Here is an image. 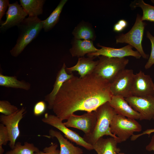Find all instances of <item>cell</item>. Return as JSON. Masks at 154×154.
I'll return each instance as SVG.
<instances>
[{
  "label": "cell",
  "mask_w": 154,
  "mask_h": 154,
  "mask_svg": "<svg viewBox=\"0 0 154 154\" xmlns=\"http://www.w3.org/2000/svg\"><path fill=\"white\" fill-rule=\"evenodd\" d=\"M110 85L94 73L82 78L74 75L63 84L56 96L53 111L62 121L78 111H94L110 101Z\"/></svg>",
  "instance_id": "6da1fadb"
},
{
  "label": "cell",
  "mask_w": 154,
  "mask_h": 154,
  "mask_svg": "<svg viewBox=\"0 0 154 154\" xmlns=\"http://www.w3.org/2000/svg\"><path fill=\"white\" fill-rule=\"evenodd\" d=\"M95 111L97 117L96 125L91 134L84 135L83 137L84 140L92 145L104 135L110 136L119 139L110 131V124L114 116L117 114L108 102L102 105Z\"/></svg>",
  "instance_id": "7a4b0ae2"
},
{
  "label": "cell",
  "mask_w": 154,
  "mask_h": 154,
  "mask_svg": "<svg viewBox=\"0 0 154 154\" xmlns=\"http://www.w3.org/2000/svg\"><path fill=\"white\" fill-rule=\"evenodd\" d=\"M43 21L38 17L26 18L17 27L19 35L15 46L10 51L11 55L18 56L26 46L38 35L43 27Z\"/></svg>",
  "instance_id": "3957f363"
},
{
  "label": "cell",
  "mask_w": 154,
  "mask_h": 154,
  "mask_svg": "<svg viewBox=\"0 0 154 154\" xmlns=\"http://www.w3.org/2000/svg\"><path fill=\"white\" fill-rule=\"evenodd\" d=\"M93 73L110 84L125 67L129 60L125 58H110L100 56Z\"/></svg>",
  "instance_id": "277c9868"
},
{
  "label": "cell",
  "mask_w": 154,
  "mask_h": 154,
  "mask_svg": "<svg viewBox=\"0 0 154 154\" xmlns=\"http://www.w3.org/2000/svg\"><path fill=\"white\" fill-rule=\"evenodd\" d=\"M111 133L118 137L120 143L126 141L134 132L142 129L141 125L135 119L116 114L110 125Z\"/></svg>",
  "instance_id": "5b68a950"
},
{
  "label": "cell",
  "mask_w": 154,
  "mask_h": 154,
  "mask_svg": "<svg viewBox=\"0 0 154 154\" xmlns=\"http://www.w3.org/2000/svg\"><path fill=\"white\" fill-rule=\"evenodd\" d=\"M146 24L141 20V17L137 15L135 22L131 30L125 34H122L116 39V43H126L134 47L144 59L149 55L146 54L142 47V40Z\"/></svg>",
  "instance_id": "8992f818"
},
{
  "label": "cell",
  "mask_w": 154,
  "mask_h": 154,
  "mask_svg": "<svg viewBox=\"0 0 154 154\" xmlns=\"http://www.w3.org/2000/svg\"><path fill=\"white\" fill-rule=\"evenodd\" d=\"M134 75L132 69H125L121 72L110 84V89L112 95L125 98L132 96Z\"/></svg>",
  "instance_id": "52a82bcc"
},
{
  "label": "cell",
  "mask_w": 154,
  "mask_h": 154,
  "mask_svg": "<svg viewBox=\"0 0 154 154\" xmlns=\"http://www.w3.org/2000/svg\"><path fill=\"white\" fill-rule=\"evenodd\" d=\"M44 123L57 128L64 134V137L76 144L82 146L86 149L91 150L93 149L92 145L86 142L83 137L75 131L68 128L64 125L62 121L56 116L45 113L42 119Z\"/></svg>",
  "instance_id": "ba28073f"
},
{
  "label": "cell",
  "mask_w": 154,
  "mask_h": 154,
  "mask_svg": "<svg viewBox=\"0 0 154 154\" xmlns=\"http://www.w3.org/2000/svg\"><path fill=\"white\" fill-rule=\"evenodd\" d=\"M129 105L141 116L140 120L150 121L154 117V96H130L125 98Z\"/></svg>",
  "instance_id": "9c48e42d"
},
{
  "label": "cell",
  "mask_w": 154,
  "mask_h": 154,
  "mask_svg": "<svg viewBox=\"0 0 154 154\" xmlns=\"http://www.w3.org/2000/svg\"><path fill=\"white\" fill-rule=\"evenodd\" d=\"M97 121L95 111L87 112L81 115L72 114L64 122L66 126L76 128L82 131L85 135L91 134L93 131Z\"/></svg>",
  "instance_id": "30bf717a"
},
{
  "label": "cell",
  "mask_w": 154,
  "mask_h": 154,
  "mask_svg": "<svg viewBox=\"0 0 154 154\" xmlns=\"http://www.w3.org/2000/svg\"><path fill=\"white\" fill-rule=\"evenodd\" d=\"M26 113V109L22 107L12 114L6 116L1 114L0 116V121L7 127L9 137V146L11 149L14 148L16 141L20 135L19 127L20 121Z\"/></svg>",
  "instance_id": "8fae6325"
},
{
  "label": "cell",
  "mask_w": 154,
  "mask_h": 154,
  "mask_svg": "<svg viewBox=\"0 0 154 154\" xmlns=\"http://www.w3.org/2000/svg\"><path fill=\"white\" fill-rule=\"evenodd\" d=\"M131 93L138 97L154 96V84L150 76L141 70L134 74Z\"/></svg>",
  "instance_id": "7c38bea8"
},
{
  "label": "cell",
  "mask_w": 154,
  "mask_h": 154,
  "mask_svg": "<svg viewBox=\"0 0 154 154\" xmlns=\"http://www.w3.org/2000/svg\"><path fill=\"white\" fill-rule=\"evenodd\" d=\"M101 47L97 52L87 54L88 57H93L104 56L110 58H122L128 56H132L137 59L141 56L137 50L132 49L133 47L129 44L120 48H115L99 45Z\"/></svg>",
  "instance_id": "4fadbf2b"
},
{
  "label": "cell",
  "mask_w": 154,
  "mask_h": 154,
  "mask_svg": "<svg viewBox=\"0 0 154 154\" xmlns=\"http://www.w3.org/2000/svg\"><path fill=\"white\" fill-rule=\"evenodd\" d=\"M6 20L1 23L0 28L5 31L14 26L19 25L28 15L21 5L18 2L9 4L8 9L5 13Z\"/></svg>",
  "instance_id": "5bb4252c"
},
{
  "label": "cell",
  "mask_w": 154,
  "mask_h": 154,
  "mask_svg": "<svg viewBox=\"0 0 154 154\" xmlns=\"http://www.w3.org/2000/svg\"><path fill=\"white\" fill-rule=\"evenodd\" d=\"M108 102L117 114L128 118L139 120L140 114L129 105L124 98L112 96L110 101Z\"/></svg>",
  "instance_id": "9a60e30c"
},
{
  "label": "cell",
  "mask_w": 154,
  "mask_h": 154,
  "mask_svg": "<svg viewBox=\"0 0 154 154\" xmlns=\"http://www.w3.org/2000/svg\"><path fill=\"white\" fill-rule=\"evenodd\" d=\"M66 64L64 63L57 74L52 91L45 96L44 100L47 102L48 108L50 110L52 109L55 97L63 84L74 76L72 73L68 74L66 71Z\"/></svg>",
  "instance_id": "2e32d148"
},
{
  "label": "cell",
  "mask_w": 154,
  "mask_h": 154,
  "mask_svg": "<svg viewBox=\"0 0 154 154\" xmlns=\"http://www.w3.org/2000/svg\"><path fill=\"white\" fill-rule=\"evenodd\" d=\"M95 57H82L79 58L75 65L70 67L66 68L67 72L71 74L73 71H76L81 78L92 73L98 62V60H94Z\"/></svg>",
  "instance_id": "e0dca14e"
},
{
  "label": "cell",
  "mask_w": 154,
  "mask_h": 154,
  "mask_svg": "<svg viewBox=\"0 0 154 154\" xmlns=\"http://www.w3.org/2000/svg\"><path fill=\"white\" fill-rule=\"evenodd\" d=\"M119 143L118 139L112 137L106 138L102 137L92 145L98 154H117L120 151L117 146Z\"/></svg>",
  "instance_id": "ac0fdd59"
},
{
  "label": "cell",
  "mask_w": 154,
  "mask_h": 154,
  "mask_svg": "<svg viewBox=\"0 0 154 154\" xmlns=\"http://www.w3.org/2000/svg\"><path fill=\"white\" fill-rule=\"evenodd\" d=\"M98 50L94 46L93 41L74 39L69 51L72 57L80 58L86 54L96 52Z\"/></svg>",
  "instance_id": "d6986e66"
},
{
  "label": "cell",
  "mask_w": 154,
  "mask_h": 154,
  "mask_svg": "<svg viewBox=\"0 0 154 154\" xmlns=\"http://www.w3.org/2000/svg\"><path fill=\"white\" fill-rule=\"evenodd\" d=\"M49 134L52 137H56L60 145V154H82L83 150L78 147L74 146L64 138L61 133L52 129L49 130Z\"/></svg>",
  "instance_id": "ffe728a7"
},
{
  "label": "cell",
  "mask_w": 154,
  "mask_h": 154,
  "mask_svg": "<svg viewBox=\"0 0 154 154\" xmlns=\"http://www.w3.org/2000/svg\"><path fill=\"white\" fill-rule=\"evenodd\" d=\"M21 5L29 17H38L43 13L45 0H20Z\"/></svg>",
  "instance_id": "44dd1931"
},
{
  "label": "cell",
  "mask_w": 154,
  "mask_h": 154,
  "mask_svg": "<svg viewBox=\"0 0 154 154\" xmlns=\"http://www.w3.org/2000/svg\"><path fill=\"white\" fill-rule=\"evenodd\" d=\"M0 86L7 88L20 89L28 90L31 87V84L23 80H18L16 76H10L0 74Z\"/></svg>",
  "instance_id": "7402d4cb"
},
{
  "label": "cell",
  "mask_w": 154,
  "mask_h": 154,
  "mask_svg": "<svg viewBox=\"0 0 154 154\" xmlns=\"http://www.w3.org/2000/svg\"><path fill=\"white\" fill-rule=\"evenodd\" d=\"M75 39L93 41L96 35L93 29L88 24L84 23L78 24L72 32Z\"/></svg>",
  "instance_id": "603a6c76"
},
{
  "label": "cell",
  "mask_w": 154,
  "mask_h": 154,
  "mask_svg": "<svg viewBox=\"0 0 154 154\" xmlns=\"http://www.w3.org/2000/svg\"><path fill=\"white\" fill-rule=\"evenodd\" d=\"M67 0H61L49 17L43 20V29L47 32L51 30L58 22L62 9Z\"/></svg>",
  "instance_id": "cb8c5ba5"
},
{
  "label": "cell",
  "mask_w": 154,
  "mask_h": 154,
  "mask_svg": "<svg viewBox=\"0 0 154 154\" xmlns=\"http://www.w3.org/2000/svg\"><path fill=\"white\" fill-rule=\"evenodd\" d=\"M40 151L38 148L33 143L25 142L23 145L18 142L13 148L7 151L5 154H35Z\"/></svg>",
  "instance_id": "d4e9b609"
},
{
  "label": "cell",
  "mask_w": 154,
  "mask_h": 154,
  "mask_svg": "<svg viewBox=\"0 0 154 154\" xmlns=\"http://www.w3.org/2000/svg\"><path fill=\"white\" fill-rule=\"evenodd\" d=\"M132 7H141L143 11L141 20L154 22V6L145 3L143 0H140L134 1L131 3Z\"/></svg>",
  "instance_id": "484cf974"
},
{
  "label": "cell",
  "mask_w": 154,
  "mask_h": 154,
  "mask_svg": "<svg viewBox=\"0 0 154 154\" xmlns=\"http://www.w3.org/2000/svg\"><path fill=\"white\" fill-rule=\"evenodd\" d=\"M19 109L17 107L12 105L8 101H0V113L9 116L16 112Z\"/></svg>",
  "instance_id": "4316f807"
},
{
  "label": "cell",
  "mask_w": 154,
  "mask_h": 154,
  "mask_svg": "<svg viewBox=\"0 0 154 154\" xmlns=\"http://www.w3.org/2000/svg\"><path fill=\"white\" fill-rule=\"evenodd\" d=\"M9 141V137L6 127L3 124H0V154H3L4 150L2 145H6Z\"/></svg>",
  "instance_id": "83f0119b"
},
{
  "label": "cell",
  "mask_w": 154,
  "mask_h": 154,
  "mask_svg": "<svg viewBox=\"0 0 154 154\" xmlns=\"http://www.w3.org/2000/svg\"><path fill=\"white\" fill-rule=\"evenodd\" d=\"M147 37L150 40L151 44V50L150 55L145 66V69H148L154 64V37L149 31L147 32Z\"/></svg>",
  "instance_id": "f1b7e54d"
},
{
  "label": "cell",
  "mask_w": 154,
  "mask_h": 154,
  "mask_svg": "<svg viewBox=\"0 0 154 154\" xmlns=\"http://www.w3.org/2000/svg\"><path fill=\"white\" fill-rule=\"evenodd\" d=\"M58 146L57 143H51L49 146L45 147L43 151H39L35 154H60V150L57 149Z\"/></svg>",
  "instance_id": "f546056e"
},
{
  "label": "cell",
  "mask_w": 154,
  "mask_h": 154,
  "mask_svg": "<svg viewBox=\"0 0 154 154\" xmlns=\"http://www.w3.org/2000/svg\"><path fill=\"white\" fill-rule=\"evenodd\" d=\"M46 109V105L43 101H40L36 103L34 106L33 112L36 116H39L43 114Z\"/></svg>",
  "instance_id": "4dcf8cb0"
},
{
  "label": "cell",
  "mask_w": 154,
  "mask_h": 154,
  "mask_svg": "<svg viewBox=\"0 0 154 154\" xmlns=\"http://www.w3.org/2000/svg\"><path fill=\"white\" fill-rule=\"evenodd\" d=\"M8 0H0V21L3 17L5 15L6 11L9 4Z\"/></svg>",
  "instance_id": "1f68e13d"
},
{
  "label": "cell",
  "mask_w": 154,
  "mask_h": 154,
  "mask_svg": "<svg viewBox=\"0 0 154 154\" xmlns=\"http://www.w3.org/2000/svg\"><path fill=\"white\" fill-rule=\"evenodd\" d=\"M154 132V128L149 129L143 132L142 133L138 135H133L131 137V138L132 140L133 141L136 139L139 136L145 134H147L149 135L151 133Z\"/></svg>",
  "instance_id": "d6a6232c"
},
{
  "label": "cell",
  "mask_w": 154,
  "mask_h": 154,
  "mask_svg": "<svg viewBox=\"0 0 154 154\" xmlns=\"http://www.w3.org/2000/svg\"><path fill=\"white\" fill-rule=\"evenodd\" d=\"M146 149L149 151H154V134L152 135L151 141L146 146Z\"/></svg>",
  "instance_id": "836d02e7"
},
{
  "label": "cell",
  "mask_w": 154,
  "mask_h": 154,
  "mask_svg": "<svg viewBox=\"0 0 154 154\" xmlns=\"http://www.w3.org/2000/svg\"><path fill=\"white\" fill-rule=\"evenodd\" d=\"M124 29L122 27L117 23L114 25V30L117 32L121 31Z\"/></svg>",
  "instance_id": "e575fe53"
},
{
  "label": "cell",
  "mask_w": 154,
  "mask_h": 154,
  "mask_svg": "<svg viewBox=\"0 0 154 154\" xmlns=\"http://www.w3.org/2000/svg\"><path fill=\"white\" fill-rule=\"evenodd\" d=\"M119 25L122 27L124 29L126 27L127 25V21L124 19H121L117 22Z\"/></svg>",
  "instance_id": "d590c367"
},
{
  "label": "cell",
  "mask_w": 154,
  "mask_h": 154,
  "mask_svg": "<svg viewBox=\"0 0 154 154\" xmlns=\"http://www.w3.org/2000/svg\"><path fill=\"white\" fill-rule=\"evenodd\" d=\"M151 1L154 4V0H151Z\"/></svg>",
  "instance_id": "8d00e7d4"
},
{
  "label": "cell",
  "mask_w": 154,
  "mask_h": 154,
  "mask_svg": "<svg viewBox=\"0 0 154 154\" xmlns=\"http://www.w3.org/2000/svg\"><path fill=\"white\" fill-rule=\"evenodd\" d=\"M117 154H124L123 153H118Z\"/></svg>",
  "instance_id": "74e56055"
},
{
  "label": "cell",
  "mask_w": 154,
  "mask_h": 154,
  "mask_svg": "<svg viewBox=\"0 0 154 154\" xmlns=\"http://www.w3.org/2000/svg\"><path fill=\"white\" fill-rule=\"evenodd\" d=\"M153 119H154V117L153 118Z\"/></svg>",
  "instance_id": "f35d334b"
}]
</instances>
